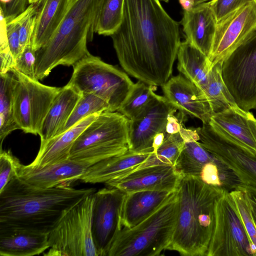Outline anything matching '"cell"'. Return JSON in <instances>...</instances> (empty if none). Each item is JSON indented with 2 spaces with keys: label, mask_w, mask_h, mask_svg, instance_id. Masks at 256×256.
<instances>
[{
  "label": "cell",
  "mask_w": 256,
  "mask_h": 256,
  "mask_svg": "<svg viewBox=\"0 0 256 256\" xmlns=\"http://www.w3.org/2000/svg\"><path fill=\"white\" fill-rule=\"evenodd\" d=\"M154 86L138 80L134 84L127 98L117 111L129 120L140 114L158 96Z\"/></svg>",
  "instance_id": "d6a6232c"
},
{
  "label": "cell",
  "mask_w": 256,
  "mask_h": 256,
  "mask_svg": "<svg viewBox=\"0 0 256 256\" xmlns=\"http://www.w3.org/2000/svg\"><path fill=\"white\" fill-rule=\"evenodd\" d=\"M181 176L174 166H156L136 170L105 184L126 194L148 190L174 192Z\"/></svg>",
  "instance_id": "ac0fdd59"
},
{
  "label": "cell",
  "mask_w": 256,
  "mask_h": 256,
  "mask_svg": "<svg viewBox=\"0 0 256 256\" xmlns=\"http://www.w3.org/2000/svg\"><path fill=\"white\" fill-rule=\"evenodd\" d=\"M176 110L164 96L158 95L140 114L130 120L128 150L152 153L154 138L166 130L168 117Z\"/></svg>",
  "instance_id": "2e32d148"
},
{
  "label": "cell",
  "mask_w": 256,
  "mask_h": 256,
  "mask_svg": "<svg viewBox=\"0 0 256 256\" xmlns=\"http://www.w3.org/2000/svg\"><path fill=\"white\" fill-rule=\"evenodd\" d=\"M37 8L36 4H30L15 18L18 24L20 40L23 49L31 43Z\"/></svg>",
  "instance_id": "d590c367"
},
{
  "label": "cell",
  "mask_w": 256,
  "mask_h": 256,
  "mask_svg": "<svg viewBox=\"0 0 256 256\" xmlns=\"http://www.w3.org/2000/svg\"><path fill=\"white\" fill-rule=\"evenodd\" d=\"M184 144V140L180 132L168 134L160 146L150 153L146 160L133 171L156 166H175Z\"/></svg>",
  "instance_id": "4dcf8cb0"
},
{
  "label": "cell",
  "mask_w": 256,
  "mask_h": 256,
  "mask_svg": "<svg viewBox=\"0 0 256 256\" xmlns=\"http://www.w3.org/2000/svg\"><path fill=\"white\" fill-rule=\"evenodd\" d=\"M162 88L164 96L182 114L198 118L202 124H209L214 112L206 95L184 76L170 78Z\"/></svg>",
  "instance_id": "e0dca14e"
},
{
  "label": "cell",
  "mask_w": 256,
  "mask_h": 256,
  "mask_svg": "<svg viewBox=\"0 0 256 256\" xmlns=\"http://www.w3.org/2000/svg\"><path fill=\"white\" fill-rule=\"evenodd\" d=\"M249 202L252 216L256 227V188L242 185Z\"/></svg>",
  "instance_id": "7bdbcfd3"
},
{
  "label": "cell",
  "mask_w": 256,
  "mask_h": 256,
  "mask_svg": "<svg viewBox=\"0 0 256 256\" xmlns=\"http://www.w3.org/2000/svg\"><path fill=\"white\" fill-rule=\"evenodd\" d=\"M150 154L128 150L88 167L79 180L86 183H106L132 172L146 160Z\"/></svg>",
  "instance_id": "cb8c5ba5"
},
{
  "label": "cell",
  "mask_w": 256,
  "mask_h": 256,
  "mask_svg": "<svg viewBox=\"0 0 256 256\" xmlns=\"http://www.w3.org/2000/svg\"><path fill=\"white\" fill-rule=\"evenodd\" d=\"M177 58L179 72L204 92L212 66L208 57L186 40L180 42Z\"/></svg>",
  "instance_id": "83f0119b"
},
{
  "label": "cell",
  "mask_w": 256,
  "mask_h": 256,
  "mask_svg": "<svg viewBox=\"0 0 256 256\" xmlns=\"http://www.w3.org/2000/svg\"><path fill=\"white\" fill-rule=\"evenodd\" d=\"M98 114L90 115L60 134L40 142L37 156L28 165L41 168L68 159L75 140Z\"/></svg>",
  "instance_id": "d4e9b609"
},
{
  "label": "cell",
  "mask_w": 256,
  "mask_h": 256,
  "mask_svg": "<svg viewBox=\"0 0 256 256\" xmlns=\"http://www.w3.org/2000/svg\"><path fill=\"white\" fill-rule=\"evenodd\" d=\"M184 10H189L196 6L194 0H178Z\"/></svg>",
  "instance_id": "f6af8a7d"
},
{
  "label": "cell",
  "mask_w": 256,
  "mask_h": 256,
  "mask_svg": "<svg viewBox=\"0 0 256 256\" xmlns=\"http://www.w3.org/2000/svg\"><path fill=\"white\" fill-rule=\"evenodd\" d=\"M230 192L236 203L246 232L256 250V227L252 216L248 199L242 185Z\"/></svg>",
  "instance_id": "e575fe53"
},
{
  "label": "cell",
  "mask_w": 256,
  "mask_h": 256,
  "mask_svg": "<svg viewBox=\"0 0 256 256\" xmlns=\"http://www.w3.org/2000/svg\"><path fill=\"white\" fill-rule=\"evenodd\" d=\"M49 248L48 233L0 228L1 256H32L40 254Z\"/></svg>",
  "instance_id": "7402d4cb"
},
{
  "label": "cell",
  "mask_w": 256,
  "mask_h": 256,
  "mask_svg": "<svg viewBox=\"0 0 256 256\" xmlns=\"http://www.w3.org/2000/svg\"><path fill=\"white\" fill-rule=\"evenodd\" d=\"M67 84L82 94H92L109 104L110 112H117L132 91L134 83L117 68L90 54L74 66Z\"/></svg>",
  "instance_id": "52a82bcc"
},
{
  "label": "cell",
  "mask_w": 256,
  "mask_h": 256,
  "mask_svg": "<svg viewBox=\"0 0 256 256\" xmlns=\"http://www.w3.org/2000/svg\"><path fill=\"white\" fill-rule=\"evenodd\" d=\"M256 30V2L248 3L218 22L208 59L224 60Z\"/></svg>",
  "instance_id": "9a60e30c"
},
{
  "label": "cell",
  "mask_w": 256,
  "mask_h": 256,
  "mask_svg": "<svg viewBox=\"0 0 256 256\" xmlns=\"http://www.w3.org/2000/svg\"><path fill=\"white\" fill-rule=\"evenodd\" d=\"M180 132L184 144L174 166L182 174L197 177L228 192L244 185L228 166L200 144L194 128L182 125Z\"/></svg>",
  "instance_id": "9c48e42d"
},
{
  "label": "cell",
  "mask_w": 256,
  "mask_h": 256,
  "mask_svg": "<svg viewBox=\"0 0 256 256\" xmlns=\"http://www.w3.org/2000/svg\"><path fill=\"white\" fill-rule=\"evenodd\" d=\"M100 0H73L67 14L49 40L36 52L35 77L42 80L59 65L74 66L89 54Z\"/></svg>",
  "instance_id": "277c9868"
},
{
  "label": "cell",
  "mask_w": 256,
  "mask_h": 256,
  "mask_svg": "<svg viewBox=\"0 0 256 256\" xmlns=\"http://www.w3.org/2000/svg\"><path fill=\"white\" fill-rule=\"evenodd\" d=\"M73 0H40L38 2L31 44L38 50L49 40L70 9Z\"/></svg>",
  "instance_id": "484cf974"
},
{
  "label": "cell",
  "mask_w": 256,
  "mask_h": 256,
  "mask_svg": "<svg viewBox=\"0 0 256 256\" xmlns=\"http://www.w3.org/2000/svg\"><path fill=\"white\" fill-rule=\"evenodd\" d=\"M200 144L228 166L244 185L256 188V150L215 131L209 124L194 128Z\"/></svg>",
  "instance_id": "4fadbf2b"
},
{
  "label": "cell",
  "mask_w": 256,
  "mask_h": 256,
  "mask_svg": "<svg viewBox=\"0 0 256 256\" xmlns=\"http://www.w3.org/2000/svg\"><path fill=\"white\" fill-rule=\"evenodd\" d=\"M88 167L70 159L47 166L36 168L22 164L18 177L27 183L41 188H51L79 180Z\"/></svg>",
  "instance_id": "ffe728a7"
},
{
  "label": "cell",
  "mask_w": 256,
  "mask_h": 256,
  "mask_svg": "<svg viewBox=\"0 0 256 256\" xmlns=\"http://www.w3.org/2000/svg\"><path fill=\"white\" fill-rule=\"evenodd\" d=\"M124 0H100L94 32L110 36L122 22Z\"/></svg>",
  "instance_id": "1f68e13d"
},
{
  "label": "cell",
  "mask_w": 256,
  "mask_h": 256,
  "mask_svg": "<svg viewBox=\"0 0 256 256\" xmlns=\"http://www.w3.org/2000/svg\"><path fill=\"white\" fill-rule=\"evenodd\" d=\"M109 110L108 104L100 97L92 94H82L62 132L90 115Z\"/></svg>",
  "instance_id": "836d02e7"
},
{
  "label": "cell",
  "mask_w": 256,
  "mask_h": 256,
  "mask_svg": "<svg viewBox=\"0 0 256 256\" xmlns=\"http://www.w3.org/2000/svg\"><path fill=\"white\" fill-rule=\"evenodd\" d=\"M222 74L236 105L256 109V30L224 60Z\"/></svg>",
  "instance_id": "7c38bea8"
},
{
  "label": "cell",
  "mask_w": 256,
  "mask_h": 256,
  "mask_svg": "<svg viewBox=\"0 0 256 256\" xmlns=\"http://www.w3.org/2000/svg\"><path fill=\"white\" fill-rule=\"evenodd\" d=\"M174 192L148 190L126 194L121 212L122 226H136L156 210Z\"/></svg>",
  "instance_id": "603a6c76"
},
{
  "label": "cell",
  "mask_w": 256,
  "mask_h": 256,
  "mask_svg": "<svg viewBox=\"0 0 256 256\" xmlns=\"http://www.w3.org/2000/svg\"><path fill=\"white\" fill-rule=\"evenodd\" d=\"M20 160L10 151H0V192L13 178L18 176L22 166Z\"/></svg>",
  "instance_id": "8d00e7d4"
},
{
  "label": "cell",
  "mask_w": 256,
  "mask_h": 256,
  "mask_svg": "<svg viewBox=\"0 0 256 256\" xmlns=\"http://www.w3.org/2000/svg\"><path fill=\"white\" fill-rule=\"evenodd\" d=\"M96 192L68 185L41 188L16 177L0 192V228L49 233L66 210Z\"/></svg>",
  "instance_id": "7a4b0ae2"
},
{
  "label": "cell",
  "mask_w": 256,
  "mask_h": 256,
  "mask_svg": "<svg viewBox=\"0 0 256 256\" xmlns=\"http://www.w3.org/2000/svg\"><path fill=\"white\" fill-rule=\"evenodd\" d=\"M255 0H213L210 2L218 22L236 9Z\"/></svg>",
  "instance_id": "ab89813d"
},
{
  "label": "cell",
  "mask_w": 256,
  "mask_h": 256,
  "mask_svg": "<svg viewBox=\"0 0 256 256\" xmlns=\"http://www.w3.org/2000/svg\"><path fill=\"white\" fill-rule=\"evenodd\" d=\"M35 62L36 50L30 43L24 48L21 54L16 60L14 68L30 78L36 80Z\"/></svg>",
  "instance_id": "f35d334b"
},
{
  "label": "cell",
  "mask_w": 256,
  "mask_h": 256,
  "mask_svg": "<svg viewBox=\"0 0 256 256\" xmlns=\"http://www.w3.org/2000/svg\"><path fill=\"white\" fill-rule=\"evenodd\" d=\"M29 5V0H12L4 7L0 8L6 22L12 20L22 12Z\"/></svg>",
  "instance_id": "b9f144b4"
},
{
  "label": "cell",
  "mask_w": 256,
  "mask_h": 256,
  "mask_svg": "<svg viewBox=\"0 0 256 256\" xmlns=\"http://www.w3.org/2000/svg\"><path fill=\"white\" fill-rule=\"evenodd\" d=\"M176 190L156 210L130 228H122L106 256H156L171 244L176 222Z\"/></svg>",
  "instance_id": "5b68a950"
},
{
  "label": "cell",
  "mask_w": 256,
  "mask_h": 256,
  "mask_svg": "<svg viewBox=\"0 0 256 256\" xmlns=\"http://www.w3.org/2000/svg\"><path fill=\"white\" fill-rule=\"evenodd\" d=\"M6 34L10 49L16 60L23 48L20 40L18 24L15 18L6 22Z\"/></svg>",
  "instance_id": "60d3db41"
},
{
  "label": "cell",
  "mask_w": 256,
  "mask_h": 256,
  "mask_svg": "<svg viewBox=\"0 0 256 256\" xmlns=\"http://www.w3.org/2000/svg\"><path fill=\"white\" fill-rule=\"evenodd\" d=\"M255 1L256 2V0H255Z\"/></svg>",
  "instance_id": "c3c4849f"
},
{
  "label": "cell",
  "mask_w": 256,
  "mask_h": 256,
  "mask_svg": "<svg viewBox=\"0 0 256 256\" xmlns=\"http://www.w3.org/2000/svg\"><path fill=\"white\" fill-rule=\"evenodd\" d=\"M182 125L174 114L169 116L166 128V131L167 134H171L180 132V127Z\"/></svg>",
  "instance_id": "ee69618b"
},
{
  "label": "cell",
  "mask_w": 256,
  "mask_h": 256,
  "mask_svg": "<svg viewBox=\"0 0 256 256\" xmlns=\"http://www.w3.org/2000/svg\"><path fill=\"white\" fill-rule=\"evenodd\" d=\"M209 124L218 134L256 150V118L236 106L214 113Z\"/></svg>",
  "instance_id": "d6986e66"
},
{
  "label": "cell",
  "mask_w": 256,
  "mask_h": 256,
  "mask_svg": "<svg viewBox=\"0 0 256 256\" xmlns=\"http://www.w3.org/2000/svg\"><path fill=\"white\" fill-rule=\"evenodd\" d=\"M225 190L200 178L182 174L176 188V222L168 250L185 256H207L214 232L215 208Z\"/></svg>",
  "instance_id": "3957f363"
},
{
  "label": "cell",
  "mask_w": 256,
  "mask_h": 256,
  "mask_svg": "<svg viewBox=\"0 0 256 256\" xmlns=\"http://www.w3.org/2000/svg\"><path fill=\"white\" fill-rule=\"evenodd\" d=\"M222 62L212 64L204 90L214 114L237 106L222 79Z\"/></svg>",
  "instance_id": "f546056e"
},
{
  "label": "cell",
  "mask_w": 256,
  "mask_h": 256,
  "mask_svg": "<svg viewBox=\"0 0 256 256\" xmlns=\"http://www.w3.org/2000/svg\"><path fill=\"white\" fill-rule=\"evenodd\" d=\"M14 76L13 104L15 120L25 133L40 134L44 120L61 88L48 86L18 71Z\"/></svg>",
  "instance_id": "8fae6325"
},
{
  "label": "cell",
  "mask_w": 256,
  "mask_h": 256,
  "mask_svg": "<svg viewBox=\"0 0 256 256\" xmlns=\"http://www.w3.org/2000/svg\"><path fill=\"white\" fill-rule=\"evenodd\" d=\"M180 24L160 0H124L121 24L110 36L122 68L140 81L162 86L181 42Z\"/></svg>",
  "instance_id": "6da1fadb"
},
{
  "label": "cell",
  "mask_w": 256,
  "mask_h": 256,
  "mask_svg": "<svg viewBox=\"0 0 256 256\" xmlns=\"http://www.w3.org/2000/svg\"><path fill=\"white\" fill-rule=\"evenodd\" d=\"M207 256H256L234 200L227 191L216 206L214 227Z\"/></svg>",
  "instance_id": "30bf717a"
},
{
  "label": "cell",
  "mask_w": 256,
  "mask_h": 256,
  "mask_svg": "<svg viewBox=\"0 0 256 256\" xmlns=\"http://www.w3.org/2000/svg\"><path fill=\"white\" fill-rule=\"evenodd\" d=\"M218 21L210 2L200 4L189 10H184L180 22L186 40L208 58Z\"/></svg>",
  "instance_id": "44dd1931"
},
{
  "label": "cell",
  "mask_w": 256,
  "mask_h": 256,
  "mask_svg": "<svg viewBox=\"0 0 256 256\" xmlns=\"http://www.w3.org/2000/svg\"><path fill=\"white\" fill-rule=\"evenodd\" d=\"M40 0H29V4H36Z\"/></svg>",
  "instance_id": "7dc6e473"
},
{
  "label": "cell",
  "mask_w": 256,
  "mask_h": 256,
  "mask_svg": "<svg viewBox=\"0 0 256 256\" xmlns=\"http://www.w3.org/2000/svg\"><path fill=\"white\" fill-rule=\"evenodd\" d=\"M126 193L112 187L94 192L92 232L99 256L107 252L122 230L121 212Z\"/></svg>",
  "instance_id": "5bb4252c"
},
{
  "label": "cell",
  "mask_w": 256,
  "mask_h": 256,
  "mask_svg": "<svg viewBox=\"0 0 256 256\" xmlns=\"http://www.w3.org/2000/svg\"><path fill=\"white\" fill-rule=\"evenodd\" d=\"M1 16V34L0 44V74L9 72L15 68L16 60L10 49L6 34V22L4 16Z\"/></svg>",
  "instance_id": "74e56055"
},
{
  "label": "cell",
  "mask_w": 256,
  "mask_h": 256,
  "mask_svg": "<svg viewBox=\"0 0 256 256\" xmlns=\"http://www.w3.org/2000/svg\"><path fill=\"white\" fill-rule=\"evenodd\" d=\"M160 0V2H168L170 0ZM194 0L195 2L196 5L197 6V5H198L201 4L211 2L213 0Z\"/></svg>",
  "instance_id": "bcb514c9"
},
{
  "label": "cell",
  "mask_w": 256,
  "mask_h": 256,
  "mask_svg": "<svg viewBox=\"0 0 256 256\" xmlns=\"http://www.w3.org/2000/svg\"><path fill=\"white\" fill-rule=\"evenodd\" d=\"M130 120L118 112L98 114L75 140L70 158L89 167L128 150Z\"/></svg>",
  "instance_id": "8992f818"
},
{
  "label": "cell",
  "mask_w": 256,
  "mask_h": 256,
  "mask_svg": "<svg viewBox=\"0 0 256 256\" xmlns=\"http://www.w3.org/2000/svg\"><path fill=\"white\" fill-rule=\"evenodd\" d=\"M82 94L66 84L54 98L44 120L39 136L41 142L62 133Z\"/></svg>",
  "instance_id": "4316f807"
},
{
  "label": "cell",
  "mask_w": 256,
  "mask_h": 256,
  "mask_svg": "<svg viewBox=\"0 0 256 256\" xmlns=\"http://www.w3.org/2000/svg\"><path fill=\"white\" fill-rule=\"evenodd\" d=\"M94 192L64 213L48 233L44 256H99L92 232Z\"/></svg>",
  "instance_id": "ba28073f"
},
{
  "label": "cell",
  "mask_w": 256,
  "mask_h": 256,
  "mask_svg": "<svg viewBox=\"0 0 256 256\" xmlns=\"http://www.w3.org/2000/svg\"><path fill=\"white\" fill-rule=\"evenodd\" d=\"M14 76L12 72L0 74V142L12 131L20 130L15 120L13 104Z\"/></svg>",
  "instance_id": "f1b7e54d"
}]
</instances>
